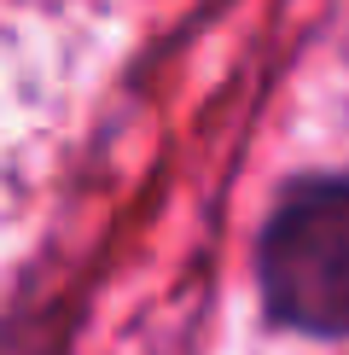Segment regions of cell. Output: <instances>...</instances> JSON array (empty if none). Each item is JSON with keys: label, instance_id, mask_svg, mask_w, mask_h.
Wrapping results in <instances>:
<instances>
[{"label": "cell", "instance_id": "6da1fadb", "mask_svg": "<svg viewBox=\"0 0 349 355\" xmlns=\"http://www.w3.org/2000/svg\"><path fill=\"white\" fill-rule=\"evenodd\" d=\"M256 268L274 320L314 338L349 332V175L285 187L262 227Z\"/></svg>", "mask_w": 349, "mask_h": 355}]
</instances>
